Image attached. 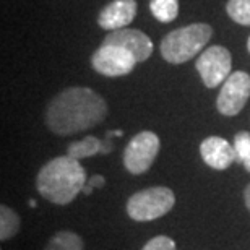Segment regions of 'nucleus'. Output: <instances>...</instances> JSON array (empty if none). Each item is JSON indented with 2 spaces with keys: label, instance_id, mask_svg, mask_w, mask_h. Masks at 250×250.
<instances>
[{
  "label": "nucleus",
  "instance_id": "f257e3e1",
  "mask_svg": "<svg viewBox=\"0 0 250 250\" xmlns=\"http://www.w3.org/2000/svg\"><path fill=\"white\" fill-rule=\"evenodd\" d=\"M107 114L106 101L89 88H67L52 99L46 124L56 135H72L96 127Z\"/></svg>",
  "mask_w": 250,
  "mask_h": 250
},
{
  "label": "nucleus",
  "instance_id": "f03ea898",
  "mask_svg": "<svg viewBox=\"0 0 250 250\" xmlns=\"http://www.w3.org/2000/svg\"><path fill=\"white\" fill-rule=\"evenodd\" d=\"M86 184L84 167L68 154L54 158L39 171L36 177L38 192L56 205H67L77 198Z\"/></svg>",
  "mask_w": 250,
  "mask_h": 250
},
{
  "label": "nucleus",
  "instance_id": "7ed1b4c3",
  "mask_svg": "<svg viewBox=\"0 0 250 250\" xmlns=\"http://www.w3.org/2000/svg\"><path fill=\"white\" fill-rule=\"evenodd\" d=\"M213 29L207 23H193L174 29L163 38L161 56L166 62L179 65L193 59L211 39Z\"/></svg>",
  "mask_w": 250,
  "mask_h": 250
},
{
  "label": "nucleus",
  "instance_id": "20e7f679",
  "mask_svg": "<svg viewBox=\"0 0 250 250\" xmlns=\"http://www.w3.org/2000/svg\"><path fill=\"white\" fill-rule=\"evenodd\" d=\"M176 203V195L167 187H151L133 193L127 202V213L135 221H153L167 214Z\"/></svg>",
  "mask_w": 250,
  "mask_h": 250
},
{
  "label": "nucleus",
  "instance_id": "39448f33",
  "mask_svg": "<svg viewBox=\"0 0 250 250\" xmlns=\"http://www.w3.org/2000/svg\"><path fill=\"white\" fill-rule=\"evenodd\" d=\"M159 137L156 133L145 130L130 140L124 151V166L130 174L146 172L159 153Z\"/></svg>",
  "mask_w": 250,
  "mask_h": 250
},
{
  "label": "nucleus",
  "instance_id": "423d86ee",
  "mask_svg": "<svg viewBox=\"0 0 250 250\" xmlns=\"http://www.w3.org/2000/svg\"><path fill=\"white\" fill-rule=\"evenodd\" d=\"M197 72L207 88H216L231 75L232 59L231 52L223 46H211L200 54L197 59Z\"/></svg>",
  "mask_w": 250,
  "mask_h": 250
},
{
  "label": "nucleus",
  "instance_id": "0eeeda50",
  "mask_svg": "<svg viewBox=\"0 0 250 250\" xmlns=\"http://www.w3.org/2000/svg\"><path fill=\"white\" fill-rule=\"evenodd\" d=\"M138 61L132 52L116 44H101V47L93 54L91 65L99 75L104 77H124L135 68Z\"/></svg>",
  "mask_w": 250,
  "mask_h": 250
},
{
  "label": "nucleus",
  "instance_id": "6e6552de",
  "mask_svg": "<svg viewBox=\"0 0 250 250\" xmlns=\"http://www.w3.org/2000/svg\"><path fill=\"white\" fill-rule=\"evenodd\" d=\"M250 98V75L246 72H234L223 83L218 94L216 107L223 116H237Z\"/></svg>",
  "mask_w": 250,
  "mask_h": 250
},
{
  "label": "nucleus",
  "instance_id": "1a4fd4ad",
  "mask_svg": "<svg viewBox=\"0 0 250 250\" xmlns=\"http://www.w3.org/2000/svg\"><path fill=\"white\" fill-rule=\"evenodd\" d=\"M104 44H116L128 52H132L138 62L148 61L149 56L153 54V42L146 34L138 29H128L122 28L117 31H111L104 38Z\"/></svg>",
  "mask_w": 250,
  "mask_h": 250
},
{
  "label": "nucleus",
  "instance_id": "9d476101",
  "mask_svg": "<svg viewBox=\"0 0 250 250\" xmlns=\"http://www.w3.org/2000/svg\"><path fill=\"white\" fill-rule=\"evenodd\" d=\"M200 154H202L203 161L216 171H224L234 161H237L234 145L228 143V140L221 137L205 138L200 145Z\"/></svg>",
  "mask_w": 250,
  "mask_h": 250
},
{
  "label": "nucleus",
  "instance_id": "9b49d317",
  "mask_svg": "<svg viewBox=\"0 0 250 250\" xmlns=\"http://www.w3.org/2000/svg\"><path fill=\"white\" fill-rule=\"evenodd\" d=\"M137 15V0H112L101 10L98 24L107 31H117L128 26Z\"/></svg>",
  "mask_w": 250,
  "mask_h": 250
},
{
  "label": "nucleus",
  "instance_id": "f8f14e48",
  "mask_svg": "<svg viewBox=\"0 0 250 250\" xmlns=\"http://www.w3.org/2000/svg\"><path fill=\"white\" fill-rule=\"evenodd\" d=\"M124 132L122 130H112V132H107L106 133V138L104 140H99L93 135L89 137H84L83 140H78V142H73L68 145L67 148V154L72 156L75 159H83V158H91L94 154H107L112 151V143H111V138L112 137H122Z\"/></svg>",
  "mask_w": 250,
  "mask_h": 250
},
{
  "label": "nucleus",
  "instance_id": "ddd939ff",
  "mask_svg": "<svg viewBox=\"0 0 250 250\" xmlns=\"http://www.w3.org/2000/svg\"><path fill=\"white\" fill-rule=\"evenodd\" d=\"M153 17L161 23H171L179 15V0H149Z\"/></svg>",
  "mask_w": 250,
  "mask_h": 250
},
{
  "label": "nucleus",
  "instance_id": "4468645a",
  "mask_svg": "<svg viewBox=\"0 0 250 250\" xmlns=\"http://www.w3.org/2000/svg\"><path fill=\"white\" fill-rule=\"evenodd\" d=\"M44 250H83V241L72 231H61L49 241Z\"/></svg>",
  "mask_w": 250,
  "mask_h": 250
},
{
  "label": "nucleus",
  "instance_id": "2eb2a0df",
  "mask_svg": "<svg viewBox=\"0 0 250 250\" xmlns=\"http://www.w3.org/2000/svg\"><path fill=\"white\" fill-rule=\"evenodd\" d=\"M20 231V218L12 208L0 207V239L8 241Z\"/></svg>",
  "mask_w": 250,
  "mask_h": 250
},
{
  "label": "nucleus",
  "instance_id": "dca6fc26",
  "mask_svg": "<svg viewBox=\"0 0 250 250\" xmlns=\"http://www.w3.org/2000/svg\"><path fill=\"white\" fill-rule=\"evenodd\" d=\"M226 12L236 23L250 26V0H228Z\"/></svg>",
  "mask_w": 250,
  "mask_h": 250
},
{
  "label": "nucleus",
  "instance_id": "f3484780",
  "mask_svg": "<svg viewBox=\"0 0 250 250\" xmlns=\"http://www.w3.org/2000/svg\"><path fill=\"white\" fill-rule=\"evenodd\" d=\"M234 149H236L237 163H241L246 171L250 172V133L239 132L234 137Z\"/></svg>",
  "mask_w": 250,
  "mask_h": 250
},
{
  "label": "nucleus",
  "instance_id": "a211bd4d",
  "mask_svg": "<svg viewBox=\"0 0 250 250\" xmlns=\"http://www.w3.org/2000/svg\"><path fill=\"white\" fill-rule=\"evenodd\" d=\"M143 250H176V242L167 236H156L145 244Z\"/></svg>",
  "mask_w": 250,
  "mask_h": 250
},
{
  "label": "nucleus",
  "instance_id": "6ab92c4d",
  "mask_svg": "<svg viewBox=\"0 0 250 250\" xmlns=\"http://www.w3.org/2000/svg\"><path fill=\"white\" fill-rule=\"evenodd\" d=\"M88 184H89V186H91L93 188H101V187H104V184H106V179H104L103 176H93V177L88 181Z\"/></svg>",
  "mask_w": 250,
  "mask_h": 250
},
{
  "label": "nucleus",
  "instance_id": "aec40b11",
  "mask_svg": "<svg viewBox=\"0 0 250 250\" xmlns=\"http://www.w3.org/2000/svg\"><path fill=\"white\" fill-rule=\"evenodd\" d=\"M244 198H246V205H247V208L250 209V184L247 186L246 192H244Z\"/></svg>",
  "mask_w": 250,
  "mask_h": 250
},
{
  "label": "nucleus",
  "instance_id": "412c9836",
  "mask_svg": "<svg viewBox=\"0 0 250 250\" xmlns=\"http://www.w3.org/2000/svg\"><path fill=\"white\" fill-rule=\"evenodd\" d=\"M93 190H94V188H93L91 186H89V184H88V182H86V184H84V187H83V193H84V195H89V193H91V192H93Z\"/></svg>",
  "mask_w": 250,
  "mask_h": 250
},
{
  "label": "nucleus",
  "instance_id": "4be33fe9",
  "mask_svg": "<svg viewBox=\"0 0 250 250\" xmlns=\"http://www.w3.org/2000/svg\"><path fill=\"white\" fill-rule=\"evenodd\" d=\"M28 205H29V207H31V208H34V207H36V200H29V202H28Z\"/></svg>",
  "mask_w": 250,
  "mask_h": 250
},
{
  "label": "nucleus",
  "instance_id": "5701e85b",
  "mask_svg": "<svg viewBox=\"0 0 250 250\" xmlns=\"http://www.w3.org/2000/svg\"><path fill=\"white\" fill-rule=\"evenodd\" d=\"M247 49H249V52H250V38H249V41H247Z\"/></svg>",
  "mask_w": 250,
  "mask_h": 250
}]
</instances>
